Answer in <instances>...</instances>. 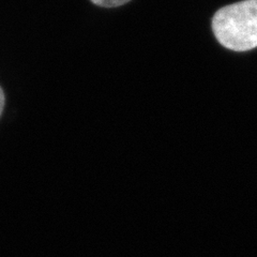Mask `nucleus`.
<instances>
[{
  "instance_id": "nucleus-2",
  "label": "nucleus",
  "mask_w": 257,
  "mask_h": 257,
  "mask_svg": "<svg viewBox=\"0 0 257 257\" xmlns=\"http://www.w3.org/2000/svg\"><path fill=\"white\" fill-rule=\"evenodd\" d=\"M131 0H91V3L103 8H116L127 4Z\"/></svg>"
},
{
  "instance_id": "nucleus-1",
  "label": "nucleus",
  "mask_w": 257,
  "mask_h": 257,
  "mask_svg": "<svg viewBox=\"0 0 257 257\" xmlns=\"http://www.w3.org/2000/svg\"><path fill=\"white\" fill-rule=\"evenodd\" d=\"M219 43L235 52L257 47V0H243L221 8L212 19Z\"/></svg>"
},
{
  "instance_id": "nucleus-3",
  "label": "nucleus",
  "mask_w": 257,
  "mask_h": 257,
  "mask_svg": "<svg viewBox=\"0 0 257 257\" xmlns=\"http://www.w3.org/2000/svg\"><path fill=\"white\" fill-rule=\"evenodd\" d=\"M5 102H6L5 93H4L3 89H2V87H0V117H2L4 108H5Z\"/></svg>"
}]
</instances>
